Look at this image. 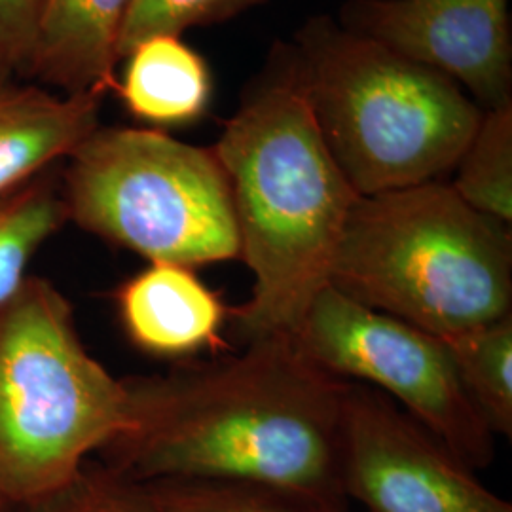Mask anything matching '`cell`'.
Wrapping results in <instances>:
<instances>
[{"label": "cell", "instance_id": "cell-14", "mask_svg": "<svg viewBox=\"0 0 512 512\" xmlns=\"http://www.w3.org/2000/svg\"><path fill=\"white\" fill-rule=\"evenodd\" d=\"M461 384L495 437L512 435V313L480 329L442 340Z\"/></svg>", "mask_w": 512, "mask_h": 512}, {"label": "cell", "instance_id": "cell-9", "mask_svg": "<svg viewBox=\"0 0 512 512\" xmlns=\"http://www.w3.org/2000/svg\"><path fill=\"white\" fill-rule=\"evenodd\" d=\"M348 29L463 84L488 109L512 103L509 0H357Z\"/></svg>", "mask_w": 512, "mask_h": 512}, {"label": "cell", "instance_id": "cell-4", "mask_svg": "<svg viewBox=\"0 0 512 512\" xmlns=\"http://www.w3.org/2000/svg\"><path fill=\"white\" fill-rule=\"evenodd\" d=\"M300 44L298 80L359 196L440 181L458 165L484 112L450 76L323 19Z\"/></svg>", "mask_w": 512, "mask_h": 512}, {"label": "cell", "instance_id": "cell-12", "mask_svg": "<svg viewBox=\"0 0 512 512\" xmlns=\"http://www.w3.org/2000/svg\"><path fill=\"white\" fill-rule=\"evenodd\" d=\"M133 0H48L27 76L59 93L114 88L118 38Z\"/></svg>", "mask_w": 512, "mask_h": 512}, {"label": "cell", "instance_id": "cell-19", "mask_svg": "<svg viewBox=\"0 0 512 512\" xmlns=\"http://www.w3.org/2000/svg\"><path fill=\"white\" fill-rule=\"evenodd\" d=\"M260 0H133L118 38V57L156 35L179 37L183 31L230 18Z\"/></svg>", "mask_w": 512, "mask_h": 512}, {"label": "cell", "instance_id": "cell-15", "mask_svg": "<svg viewBox=\"0 0 512 512\" xmlns=\"http://www.w3.org/2000/svg\"><path fill=\"white\" fill-rule=\"evenodd\" d=\"M65 222L61 186L46 175L0 198V304L18 289L33 256Z\"/></svg>", "mask_w": 512, "mask_h": 512}, {"label": "cell", "instance_id": "cell-8", "mask_svg": "<svg viewBox=\"0 0 512 512\" xmlns=\"http://www.w3.org/2000/svg\"><path fill=\"white\" fill-rule=\"evenodd\" d=\"M342 492L365 512H512L475 471L399 404L349 382Z\"/></svg>", "mask_w": 512, "mask_h": 512}, {"label": "cell", "instance_id": "cell-6", "mask_svg": "<svg viewBox=\"0 0 512 512\" xmlns=\"http://www.w3.org/2000/svg\"><path fill=\"white\" fill-rule=\"evenodd\" d=\"M61 194L67 222L148 262L239 258L232 190L213 148L156 129L97 128L69 156Z\"/></svg>", "mask_w": 512, "mask_h": 512}, {"label": "cell", "instance_id": "cell-1", "mask_svg": "<svg viewBox=\"0 0 512 512\" xmlns=\"http://www.w3.org/2000/svg\"><path fill=\"white\" fill-rule=\"evenodd\" d=\"M128 427L99 452L124 475L255 484L348 507L342 429L348 380L308 359L293 338L124 380Z\"/></svg>", "mask_w": 512, "mask_h": 512}, {"label": "cell", "instance_id": "cell-2", "mask_svg": "<svg viewBox=\"0 0 512 512\" xmlns=\"http://www.w3.org/2000/svg\"><path fill=\"white\" fill-rule=\"evenodd\" d=\"M215 154L228 177L239 258L255 275L232 311L241 344L293 338L361 198L332 158L298 74L270 80L226 122Z\"/></svg>", "mask_w": 512, "mask_h": 512}, {"label": "cell", "instance_id": "cell-13", "mask_svg": "<svg viewBox=\"0 0 512 512\" xmlns=\"http://www.w3.org/2000/svg\"><path fill=\"white\" fill-rule=\"evenodd\" d=\"M118 86L126 109L154 126H183L202 116L211 97V74L200 55L173 35L139 42Z\"/></svg>", "mask_w": 512, "mask_h": 512}, {"label": "cell", "instance_id": "cell-16", "mask_svg": "<svg viewBox=\"0 0 512 512\" xmlns=\"http://www.w3.org/2000/svg\"><path fill=\"white\" fill-rule=\"evenodd\" d=\"M450 184L475 211L512 222V103L482 114L473 139L461 154Z\"/></svg>", "mask_w": 512, "mask_h": 512}, {"label": "cell", "instance_id": "cell-20", "mask_svg": "<svg viewBox=\"0 0 512 512\" xmlns=\"http://www.w3.org/2000/svg\"><path fill=\"white\" fill-rule=\"evenodd\" d=\"M48 0H0V86L27 76Z\"/></svg>", "mask_w": 512, "mask_h": 512}, {"label": "cell", "instance_id": "cell-10", "mask_svg": "<svg viewBox=\"0 0 512 512\" xmlns=\"http://www.w3.org/2000/svg\"><path fill=\"white\" fill-rule=\"evenodd\" d=\"M129 340L158 357H186L222 346L226 308L194 268L150 262L116 293Z\"/></svg>", "mask_w": 512, "mask_h": 512}, {"label": "cell", "instance_id": "cell-17", "mask_svg": "<svg viewBox=\"0 0 512 512\" xmlns=\"http://www.w3.org/2000/svg\"><path fill=\"white\" fill-rule=\"evenodd\" d=\"M156 512H349L266 486L164 478L143 482Z\"/></svg>", "mask_w": 512, "mask_h": 512}, {"label": "cell", "instance_id": "cell-3", "mask_svg": "<svg viewBox=\"0 0 512 512\" xmlns=\"http://www.w3.org/2000/svg\"><path fill=\"white\" fill-rule=\"evenodd\" d=\"M330 285L450 340L511 315V226L478 213L440 181L361 196Z\"/></svg>", "mask_w": 512, "mask_h": 512}, {"label": "cell", "instance_id": "cell-18", "mask_svg": "<svg viewBox=\"0 0 512 512\" xmlns=\"http://www.w3.org/2000/svg\"><path fill=\"white\" fill-rule=\"evenodd\" d=\"M0 512H156L147 486L139 480L88 459L76 475L27 503Z\"/></svg>", "mask_w": 512, "mask_h": 512}, {"label": "cell", "instance_id": "cell-11", "mask_svg": "<svg viewBox=\"0 0 512 512\" xmlns=\"http://www.w3.org/2000/svg\"><path fill=\"white\" fill-rule=\"evenodd\" d=\"M101 93L0 86V198L69 158L99 128Z\"/></svg>", "mask_w": 512, "mask_h": 512}, {"label": "cell", "instance_id": "cell-5", "mask_svg": "<svg viewBox=\"0 0 512 512\" xmlns=\"http://www.w3.org/2000/svg\"><path fill=\"white\" fill-rule=\"evenodd\" d=\"M128 423L126 384L84 346L73 304L27 275L0 304V511L69 482Z\"/></svg>", "mask_w": 512, "mask_h": 512}, {"label": "cell", "instance_id": "cell-7", "mask_svg": "<svg viewBox=\"0 0 512 512\" xmlns=\"http://www.w3.org/2000/svg\"><path fill=\"white\" fill-rule=\"evenodd\" d=\"M294 344L330 374L374 387L473 471L495 458V435L461 384L446 344L327 285L313 298Z\"/></svg>", "mask_w": 512, "mask_h": 512}]
</instances>
